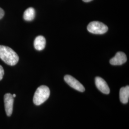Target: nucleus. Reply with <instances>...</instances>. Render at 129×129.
I'll use <instances>...</instances> for the list:
<instances>
[{
	"label": "nucleus",
	"mask_w": 129,
	"mask_h": 129,
	"mask_svg": "<svg viewBox=\"0 0 129 129\" xmlns=\"http://www.w3.org/2000/svg\"><path fill=\"white\" fill-rule=\"evenodd\" d=\"M129 98V86H127L125 87H122L120 89V102L123 104H126L128 102Z\"/></svg>",
	"instance_id": "1a4fd4ad"
},
{
	"label": "nucleus",
	"mask_w": 129,
	"mask_h": 129,
	"mask_svg": "<svg viewBox=\"0 0 129 129\" xmlns=\"http://www.w3.org/2000/svg\"><path fill=\"white\" fill-rule=\"evenodd\" d=\"M87 29L89 32L94 34H103L108 30V26L105 24L98 21H93L88 24Z\"/></svg>",
	"instance_id": "7ed1b4c3"
},
{
	"label": "nucleus",
	"mask_w": 129,
	"mask_h": 129,
	"mask_svg": "<svg viewBox=\"0 0 129 129\" xmlns=\"http://www.w3.org/2000/svg\"><path fill=\"white\" fill-rule=\"evenodd\" d=\"M46 44V40L43 36H39L36 38L34 41V46L36 49L38 51L43 50Z\"/></svg>",
	"instance_id": "6e6552de"
},
{
	"label": "nucleus",
	"mask_w": 129,
	"mask_h": 129,
	"mask_svg": "<svg viewBox=\"0 0 129 129\" xmlns=\"http://www.w3.org/2000/svg\"><path fill=\"white\" fill-rule=\"evenodd\" d=\"M64 81L71 88L78 90L79 92H84L85 88L81 83H80L78 80L74 78L70 75H66L64 77Z\"/></svg>",
	"instance_id": "20e7f679"
},
{
	"label": "nucleus",
	"mask_w": 129,
	"mask_h": 129,
	"mask_svg": "<svg viewBox=\"0 0 129 129\" xmlns=\"http://www.w3.org/2000/svg\"><path fill=\"white\" fill-rule=\"evenodd\" d=\"M4 74H5L4 69H3V67L1 65H0V80H1L3 78Z\"/></svg>",
	"instance_id": "9b49d317"
},
{
	"label": "nucleus",
	"mask_w": 129,
	"mask_h": 129,
	"mask_svg": "<svg viewBox=\"0 0 129 129\" xmlns=\"http://www.w3.org/2000/svg\"><path fill=\"white\" fill-rule=\"evenodd\" d=\"M13 97H14H14H16V95H15V94H14L13 95Z\"/></svg>",
	"instance_id": "4468645a"
},
{
	"label": "nucleus",
	"mask_w": 129,
	"mask_h": 129,
	"mask_svg": "<svg viewBox=\"0 0 129 129\" xmlns=\"http://www.w3.org/2000/svg\"><path fill=\"white\" fill-rule=\"evenodd\" d=\"M5 15V12L3 9L0 8V19L2 18Z\"/></svg>",
	"instance_id": "f8f14e48"
},
{
	"label": "nucleus",
	"mask_w": 129,
	"mask_h": 129,
	"mask_svg": "<svg viewBox=\"0 0 129 129\" xmlns=\"http://www.w3.org/2000/svg\"><path fill=\"white\" fill-rule=\"evenodd\" d=\"M14 98L10 93H6L4 96L5 110L6 115L11 116L13 113Z\"/></svg>",
	"instance_id": "39448f33"
},
{
	"label": "nucleus",
	"mask_w": 129,
	"mask_h": 129,
	"mask_svg": "<svg viewBox=\"0 0 129 129\" xmlns=\"http://www.w3.org/2000/svg\"><path fill=\"white\" fill-rule=\"evenodd\" d=\"M95 84L98 89L102 93L109 94L110 92V89L106 81L102 78L97 77L95 78Z\"/></svg>",
	"instance_id": "0eeeda50"
},
{
	"label": "nucleus",
	"mask_w": 129,
	"mask_h": 129,
	"mask_svg": "<svg viewBox=\"0 0 129 129\" xmlns=\"http://www.w3.org/2000/svg\"><path fill=\"white\" fill-rule=\"evenodd\" d=\"M0 58L10 66L15 65L19 61L17 53L11 48L4 46H0Z\"/></svg>",
	"instance_id": "f257e3e1"
},
{
	"label": "nucleus",
	"mask_w": 129,
	"mask_h": 129,
	"mask_svg": "<svg viewBox=\"0 0 129 129\" xmlns=\"http://www.w3.org/2000/svg\"><path fill=\"white\" fill-rule=\"evenodd\" d=\"M36 12L35 10L32 7L28 8L26 10L23 14V19L27 21H31L34 20L35 17Z\"/></svg>",
	"instance_id": "9d476101"
},
{
	"label": "nucleus",
	"mask_w": 129,
	"mask_h": 129,
	"mask_svg": "<svg viewBox=\"0 0 129 129\" xmlns=\"http://www.w3.org/2000/svg\"><path fill=\"white\" fill-rule=\"evenodd\" d=\"M50 94V89L48 87L44 85L39 87L35 93L33 98L34 104L37 106L41 105L48 99Z\"/></svg>",
	"instance_id": "f03ea898"
},
{
	"label": "nucleus",
	"mask_w": 129,
	"mask_h": 129,
	"mask_svg": "<svg viewBox=\"0 0 129 129\" xmlns=\"http://www.w3.org/2000/svg\"><path fill=\"white\" fill-rule=\"evenodd\" d=\"M126 61L127 56L125 54L122 52H118L115 56L110 60V63L112 65L118 66L123 64Z\"/></svg>",
	"instance_id": "423d86ee"
},
{
	"label": "nucleus",
	"mask_w": 129,
	"mask_h": 129,
	"mask_svg": "<svg viewBox=\"0 0 129 129\" xmlns=\"http://www.w3.org/2000/svg\"><path fill=\"white\" fill-rule=\"evenodd\" d=\"M92 0H83V1H84V2H86V3H88V2H91Z\"/></svg>",
	"instance_id": "ddd939ff"
}]
</instances>
